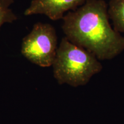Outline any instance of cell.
I'll return each mask as SVG.
<instances>
[{"label":"cell","mask_w":124,"mask_h":124,"mask_svg":"<svg viewBox=\"0 0 124 124\" xmlns=\"http://www.w3.org/2000/svg\"><path fill=\"white\" fill-rule=\"evenodd\" d=\"M108 7L103 0H88L63 17L62 29L73 44L99 60H110L124 50V37L111 27Z\"/></svg>","instance_id":"obj_1"},{"label":"cell","mask_w":124,"mask_h":124,"mask_svg":"<svg viewBox=\"0 0 124 124\" xmlns=\"http://www.w3.org/2000/svg\"><path fill=\"white\" fill-rule=\"evenodd\" d=\"M54 77L59 84L84 86L100 72L102 66L93 54L70 41L66 37L58 47L52 64Z\"/></svg>","instance_id":"obj_2"},{"label":"cell","mask_w":124,"mask_h":124,"mask_svg":"<svg viewBox=\"0 0 124 124\" xmlns=\"http://www.w3.org/2000/svg\"><path fill=\"white\" fill-rule=\"evenodd\" d=\"M57 44L56 32L53 26L38 23L23 39L21 54L34 64L48 67L53 64L58 49Z\"/></svg>","instance_id":"obj_3"},{"label":"cell","mask_w":124,"mask_h":124,"mask_svg":"<svg viewBox=\"0 0 124 124\" xmlns=\"http://www.w3.org/2000/svg\"><path fill=\"white\" fill-rule=\"evenodd\" d=\"M88 0H32L25 10V16L44 15L49 19H63L64 13L83 5Z\"/></svg>","instance_id":"obj_4"},{"label":"cell","mask_w":124,"mask_h":124,"mask_svg":"<svg viewBox=\"0 0 124 124\" xmlns=\"http://www.w3.org/2000/svg\"><path fill=\"white\" fill-rule=\"evenodd\" d=\"M108 14L114 29L117 32L124 33V0H110Z\"/></svg>","instance_id":"obj_5"},{"label":"cell","mask_w":124,"mask_h":124,"mask_svg":"<svg viewBox=\"0 0 124 124\" xmlns=\"http://www.w3.org/2000/svg\"><path fill=\"white\" fill-rule=\"evenodd\" d=\"M14 2L15 0H0V29L3 24L17 20V16L10 8Z\"/></svg>","instance_id":"obj_6"}]
</instances>
